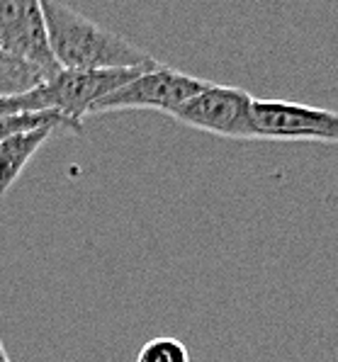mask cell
<instances>
[{"mask_svg":"<svg viewBox=\"0 0 338 362\" xmlns=\"http://www.w3.org/2000/svg\"><path fill=\"white\" fill-rule=\"evenodd\" d=\"M42 15L47 25L49 49L59 69H151L158 64L136 44L105 30L103 25L69 8L61 0H42Z\"/></svg>","mask_w":338,"mask_h":362,"instance_id":"cell-1","label":"cell"},{"mask_svg":"<svg viewBox=\"0 0 338 362\" xmlns=\"http://www.w3.org/2000/svg\"><path fill=\"white\" fill-rule=\"evenodd\" d=\"M251 105V93L209 81L170 117L190 129L207 132L221 139H256Z\"/></svg>","mask_w":338,"mask_h":362,"instance_id":"cell-3","label":"cell"},{"mask_svg":"<svg viewBox=\"0 0 338 362\" xmlns=\"http://www.w3.org/2000/svg\"><path fill=\"white\" fill-rule=\"evenodd\" d=\"M256 139L268 141L338 144V112L290 100H256L251 105Z\"/></svg>","mask_w":338,"mask_h":362,"instance_id":"cell-5","label":"cell"},{"mask_svg":"<svg viewBox=\"0 0 338 362\" xmlns=\"http://www.w3.org/2000/svg\"><path fill=\"white\" fill-rule=\"evenodd\" d=\"M136 362H190V350L178 338H151L144 343Z\"/></svg>","mask_w":338,"mask_h":362,"instance_id":"cell-10","label":"cell"},{"mask_svg":"<svg viewBox=\"0 0 338 362\" xmlns=\"http://www.w3.org/2000/svg\"><path fill=\"white\" fill-rule=\"evenodd\" d=\"M57 132H64V127L44 124L30 132L13 134V136L0 141V197L18 182L25 165L35 158V153L40 151Z\"/></svg>","mask_w":338,"mask_h":362,"instance_id":"cell-7","label":"cell"},{"mask_svg":"<svg viewBox=\"0 0 338 362\" xmlns=\"http://www.w3.org/2000/svg\"><path fill=\"white\" fill-rule=\"evenodd\" d=\"M0 362H10L8 350H5V345H3V338H0Z\"/></svg>","mask_w":338,"mask_h":362,"instance_id":"cell-11","label":"cell"},{"mask_svg":"<svg viewBox=\"0 0 338 362\" xmlns=\"http://www.w3.org/2000/svg\"><path fill=\"white\" fill-rule=\"evenodd\" d=\"M47 81L40 66L0 49V98H13Z\"/></svg>","mask_w":338,"mask_h":362,"instance_id":"cell-8","label":"cell"},{"mask_svg":"<svg viewBox=\"0 0 338 362\" xmlns=\"http://www.w3.org/2000/svg\"><path fill=\"white\" fill-rule=\"evenodd\" d=\"M44 124H59V127H64V132H74V134L83 132V127H76L74 122H69L66 117L54 112V110H37V112H18V115L0 117V141L13 136V134L30 132Z\"/></svg>","mask_w":338,"mask_h":362,"instance_id":"cell-9","label":"cell"},{"mask_svg":"<svg viewBox=\"0 0 338 362\" xmlns=\"http://www.w3.org/2000/svg\"><path fill=\"white\" fill-rule=\"evenodd\" d=\"M0 49L40 66L47 81L59 71L47 42L42 0H0Z\"/></svg>","mask_w":338,"mask_h":362,"instance_id":"cell-6","label":"cell"},{"mask_svg":"<svg viewBox=\"0 0 338 362\" xmlns=\"http://www.w3.org/2000/svg\"><path fill=\"white\" fill-rule=\"evenodd\" d=\"M144 69H100V71H69L59 69L40 86L44 110H54L76 127H83V117L91 115L93 105L105 95L129 83Z\"/></svg>","mask_w":338,"mask_h":362,"instance_id":"cell-4","label":"cell"},{"mask_svg":"<svg viewBox=\"0 0 338 362\" xmlns=\"http://www.w3.org/2000/svg\"><path fill=\"white\" fill-rule=\"evenodd\" d=\"M207 83L209 81H204V78L156 64L151 69H144L129 83H124L115 93L93 105L91 115L122 112V110H156V112L170 117Z\"/></svg>","mask_w":338,"mask_h":362,"instance_id":"cell-2","label":"cell"}]
</instances>
